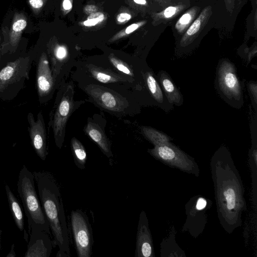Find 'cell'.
Wrapping results in <instances>:
<instances>
[{
	"mask_svg": "<svg viewBox=\"0 0 257 257\" xmlns=\"http://www.w3.org/2000/svg\"><path fill=\"white\" fill-rule=\"evenodd\" d=\"M211 168L218 218L224 229L231 233L241 225L246 209L242 181L228 153L215 154Z\"/></svg>",
	"mask_w": 257,
	"mask_h": 257,
	"instance_id": "6da1fadb",
	"label": "cell"
},
{
	"mask_svg": "<svg viewBox=\"0 0 257 257\" xmlns=\"http://www.w3.org/2000/svg\"><path fill=\"white\" fill-rule=\"evenodd\" d=\"M33 174L41 206L53 237L54 247H58L56 256L69 257L67 222L59 184L49 172L41 170Z\"/></svg>",
	"mask_w": 257,
	"mask_h": 257,
	"instance_id": "7a4b0ae2",
	"label": "cell"
},
{
	"mask_svg": "<svg viewBox=\"0 0 257 257\" xmlns=\"http://www.w3.org/2000/svg\"><path fill=\"white\" fill-rule=\"evenodd\" d=\"M35 181L33 172L23 165L18 176L17 190L27 218L28 232L31 227L36 226L51 235L48 221L36 190Z\"/></svg>",
	"mask_w": 257,
	"mask_h": 257,
	"instance_id": "3957f363",
	"label": "cell"
},
{
	"mask_svg": "<svg viewBox=\"0 0 257 257\" xmlns=\"http://www.w3.org/2000/svg\"><path fill=\"white\" fill-rule=\"evenodd\" d=\"M33 61L29 56H20L5 64L0 63V100L14 99L29 80Z\"/></svg>",
	"mask_w": 257,
	"mask_h": 257,
	"instance_id": "277c9868",
	"label": "cell"
},
{
	"mask_svg": "<svg viewBox=\"0 0 257 257\" xmlns=\"http://www.w3.org/2000/svg\"><path fill=\"white\" fill-rule=\"evenodd\" d=\"M74 88L70 83L62 86L57 93L55 103L49 115L48 125L52 129L55 145L63 146L66 124L73 112L83 101H74Z\"/></svg>",
	"mask_w": 257,
	"mask_h": 257,
	"instance_id": "5b68a950",
	"label": "cell"
},
{
	"mask_svg": "<svg viewBox=\"0 0 257 257\" xmlns=\"http://www.w3.org/2000/svg\"><path fill=\"white\" fill-rule=\"evenodd\" d=\"M73 237L78 257H90L94 240L91 224L86 214L80 209L70 215Z\"/></svg>",
	"mask_w": 257,
	"mask_h": 257,
	"instance_id": "8992f818",
	"label": "cell"
},
{
	"mask_svg": "<svg viewBox=\"0 0 257 257\" xmlns=\"http://www.w3.org/2000/svg\"><path fill=\"white\" fill-rule=\"evenodd\" d=\"M217 86L221 94L229 102L242 103V87L233 64L223 60L217 71Z\"/></svg>",
	"mask_w": 257,
	"mask_h": 257,
	"instance_id": "52a82bcc",
	"label": "cell"
},
{
	"mask_svg": "<svg viewBox=\"0 0 257 257\" xmlns=\"http://www.w3.org/2000/svg\"><path fill=\"white\" fill-rule=\"evenodd\" d=\"M36 62V88L39 102L44 103L52 98L56 80L52 74L48 57L45 52L41 53Z\"/></svg>",
	"mask_w": 257,
	"mask_h": 257,
	"instance_id": "ba28073f",
	"label": "cell"
},
{
	"mask_svg": "<svg viewBox=\"0 0 257 257\" xmlns=\"http://www.w3.org/2000/svg\"><path fill=\"white\" fill-rule=\"evenodd\" d=\"M148 152L154 158L188 172H193L196 165L192 159L171 143L155 145Z\"/></svg>",
	"mask_w": 257,
	"mask_h": 257,
	"instance_id": "9c48e42d",
	"label": "cell"
},
{
	"mask_svg": "<svg viewBox=\"0 0 257 257\" xmlns=\"http://www.w3.org/2000/svg\"><path fill=\"white\" fill-rule=\"evenodd\" d=\"M85 91L99 106L114 113L122 112L128 106L125 98L102 86L89 84L85 87Z\"/></svg>",
	"mask_w": 257,
	"mask_h": 257,
	"instance_id": "30bf717a",
	"label": "cell"
},
{
	"mask_svg": "<svg viewBox=\"0 0 257 257\" xmlns=\"http://www.w3.org/2000/svg\"><path fill=\"white\" fill-rule=\"evenodd\" d=\"M27 121L31 146L37 156L42 161H45L48 155V144L46 126L42 112L38 113L36 120L33 113L29 112L27 114Z\"/></svg>",
	"mask_w": 257,
	"mask_h": 257,
	"instance_id": "8fae6325",
	"label": "cell"
},
{
	"mask_svg": "<svg viewBox=\"0 0 257 257\" xmlns=\"http://www.w3.org/2000/svg\"><path fill=\"white\" fill-rule=\"evenodd\" d=\"M28 233L30 239L24 257H49L54 247L51 235L36 226L31 227Z\"/></svg>",
	"mask_w": 257,
	"mask_h": 257,
	"instance_id": "7c38bea8",
	"label": "cell"
},
{
	"mask_svg": "<svg viewBox=\"0 0 257 257\" xmlns=\"http://www.w3.org/2000/svg\"><path fill=\"white\" fill-rule=\"evenodd\" d=\"M27 25V19L24 13L16 12L6 39L1 44L2 55L16 52L23 31Z\"/></svg>",
	"mask_w": 257,
	"mask_h": 257,
	"instance_id": "4fadbf2b",
	"label": "cell"
},
{
	"mask_svg": "<svg viewBox=\"0 0 257 257\" xmlns=\"http://www.w3.org/2000/svg\"><path fill=\"white\" fill-rule=\"evenodd\" d=\"M136 257L154 256L153 242L146 213L143 211L140 214L135 252Z\"/></svg>",
	"mask_w": 257,
	"mask_h": 257,
	"instance_id": "5bb4252c",
	"label": "cell"
},
{
	"mask_svg": "<svg viewBox=\"0 0 257 257\" xmlns=\"http://www.w3.org/2000/svg\"><path fill=\"white\" fill-rule=\"evenodd\" d=\"M211 14V6L206 7L202 10L198 16L184 33L180 40L181 46L186 47L193 42L206 25Z\"/></svg>",
	"mask_w": 257,
	"mask_h": 257,
	"instance_id": "9a60e30c",
	"label": "cell"
},
{
	"mask_svg": "<svg viewBox=\"0 0 257 257\" xmlns=\"http://www.w3.org/2000/svg\"><path fill=\"white\" fill-rule=\"evenodd\" d=\"M85 134L99 148L108 158L113 157L111 143L102 128L96 123L88 120L84 128Z\"/></svg>",
	"mask_w": 257,
	"mask_h": 257,
	"instance_id": "2e32d148",
	"label": "cell"
},
{
	"mask_svg": "<svg viewBox=\"0 0 257 257\" xmlns=\"http://www.w3.org/2000/svg\"><path fill=\"white\" fill-rule=\"evenodd\" d=\"M158 79L169 102L177 106H181L183 102L182 95L168 73L161 70L158 73Z\"/></svg>",
	"mask_w": 257,
	"mask_h": 257,
	"instance_id": "e0dca14e",
	"label": "cell"
},
{
	"mask_svg": "<svg viewBox=\"0 0 257 257\" xmlns=\"http://www.w3.org/2000/svg\"><path fill=\"white\" fill-rule=\"evenodd\" d=\"M87 68L89 73L94 79L103 83L125 82L126 78L111 70L104 69L92 64H87Z\"/></svg>",
	"mask_w": 257,
	"mask_h": 257,
	"instance_id": "ac0fdd59",
	"label": "cell"
},
{
	"mask_svg": "<svg viewBox=\"0 0 257 257\" xmlns=\"http://www.w3.org/2000/svg\"><path fill=\"white\" fill-rule=\"evenodd\" d=\"M188 6H189V2L184 1L169 6L160 12L153 13L152 18L154 24L159 25L168 22L179 15Z\"/></svg>",
	"mask_w": 257,
	"mask_h": 257,
	"instance_id": "d6986e66",
	"label": "cell"
},
{
	"mask_svg": "<svg viewBox=\"0 0 257 257\" xmlns=\"http://www.w3.org/2000/svg\"><path fill=\"white\" fill-rule=\"evenodd\" d=\"M7 197L9 206L15 224L18 229L22 231L24 229V217L20 202L15 196L8 184H5Z\"/></svg>",
	"mask_w": 257,
	"mask_h": 257,
	"instance_id": "ffe728a7",
	"label": "cell"
},
{
	"mask_svg": "<svg viewBox=\"0 0 257 257\" xmlns=\"http://www.w3.org/2000/svg\"><path fill=\"white\" fill-rule=\"evenodd\" d=\"M71 148L75 165L84 169L87 159V153L82 143L75 137L71 140Z\"/></svg>",
	"mask_w": 257,
	"mask_h": 257,
	"instance_id": "44dd1931",
	"label": "cell"
},
{
	"mask_svg": "<svg viewBox=\"0 0 257 257\" xmlns=\"http://www.w3.org/2000/svg\"><path fill=\"white\" fill-rule=\"evenodd\" d=\"M199 12V8L194 6L188 9L180 17L175 25V28L179 34L185 33L196 19Z\"/></svg>",
	"mask_w": 257,
	"mask_h": 257,
	"instance_id": "7402d4cb",
	"label": "cell"
},
{
	"mask_svg": "<svg viewBox=\"0 0 257 257\" xmlns=\"http://www.w3.org/2000/svg\"><path fill=\"white\" fill-rule=\"evenodd\" d=\"M141 131L144 137L154 146L170 143L171 138L168 136L151 127L142 126Z\"/></svg>",
	"mask_w": 257,
	"mask_h": 257,
	"instance_id": "603a6c76",
	"label": "cell"
},
{
	"mask_svg": "<svg viewBox=\"0 0 257 257\" xmlns=\"http://www.w3.org/2000/svg\"><path fill=\"white\" fill-rule=\"evenodd\" d=\"M145 79L148 88L153 98L160 103H163L164 102V94L153 74L151 72H146Z\"/></svg>",
	"mask_w": 257,
	"mask_h": 257,
	"instance_id": "cb8c5ba5",
	"label": "cell"
},
{
	"mask_svg": "<svg viewBox=\"0 0 257 257\" xmlns=\"http://www.w3.org/2000/svg\"><path fill=\"white\" fill-rule=\"evenodd\" d=\"M108 59L112 66L116 70L126 75L132 77L134 76L133 70L126 63L112 54L109 55Z\"/></svg>",
	"mask_w": 257,
	"mask_h": 257,
	"instance_id": "d4e9b609",
	"label": "cell"
},
{
	"mask_svg": "<svg viewBox=\"0 0 257 257\" xmlns=\"http://www.w3.org/2000/svg\"><path fill=\"white\" fill-rule=\"evenodd\" d=\"M146 23V21H141L136 23L132 24L128 26L124 30L120 31L119 33L114 36L109 41H114L132 33L133 32L137 30Z\"/></svg>",
	"mask_w": 257,
	"mask_h": 257,
	"instance_id": "484cf974",
	"label": "cell"
},
{
	"mask_svg": "<svg viewBox=\"0 0 257 257\" xmlns=\"http://www.w3.org/2000/svg\"><path fill=\"white\" fill-rule=\"evenodd\" d=\"M104 19V15L101 12H95L89 15L87 20L83 22V24L85 26L92 27L102 22Z\"/></svg>",
	"mask_w": 257,
	"mask_h": 257,
	"instance_id": "4316f807",
	"label": "cell"
},
{
	"mask_svg": "<svg viewBox=\"0 0 257 257\" xmlns=\"http://www.w3.org/2000/svg\"><path fill=\"white\" fill-rule=\"evenodd\" d=\"M248 92L254 109L256 110L257 105V85L254 81L249 82L248 83Z\"/></svg>",
	"mask_w": 257,
	"mask_h": 257,
	"instance_id": "83f0119b",
	"label": "cell"
},
{
	"mask_svg": "<svg viewBox=\"0 0 257 257\" xmlns=\"http://www.w3.org/2000/svg\"><path fill=\"white\" fill-rule=\"evenodd\" d=\"M45 0H28L29 5L35 14H38L43 7Z\"/></svg>",
	"mask_w": 257,
	"mask_h": 257,
	"instance_id": "f1b7e54d",
	"label": "cell"
},
{
	"mask_svg": "<svg viewBox=\"0 0 257 257\" xmlns=\"http://www.w3.org/2000/svg\"><path fill=\"white\" fill-rule=\"evenodd\" d=\"M226 10L231 14L240 3L241 0H223Z\"/></svg>",
	"mask_w": 257,
	"mask_h": 257,
	"instance_id": "f546056e",
	"label": "cell"
},
{
	"mask_svg": "<svg viewBox=\"0 0 257 257\" xmlns=\"http://www.w3.org/2000/svg\"><path fill=\"white\" fill-rule=\"evenodd\" d=\"M163 8H165L169 6L176 4L180 2L178 0H156Z\"/></svg>",
	"mask_w": 257,
	"mask_h": 257,
	"instance_id": "4dcf8cb0",
	"label": "cell"
},
{
	"mask_svg": "<svg viewBox=\"0 0 257 257\" xmlns=\"http://www.w3.org/2000/svg\"><path fill=\"white\" fill-rule=\"evenodd\" d=\"M132 18V16L126 13H122L117 16L116 20L118 22L122 23L128 21Z\"/></svg>",
	"mask_w": 257,
	"mask_h": 257,
	"instance_id": "1f68e13d",
	"label": "cell"
},
{
	"mask_svg": "<svg viewBox=\"0 0 257 257\" xmlns=\"http://www.w3.org/2000/svg\"><path fill=\"white\" fill-rule=\"evenodd\" d=\"M206 205V200L203 198H199L196 203V208L200 210L204 209Z\"/></svg>",
	"mask_w": 257,
	"mask_h": 257,
	"instance_id": "d6a6232c",
	"label": "cell"
},
{
	"mask_svg": "<svg viewBox=\"0 0 257 257\" xmlns=\"http://www.w3.org/2000/svg\"><path fill=\"white\" fill-rule=\"evenodd\" d=\"M97 11V8L93 5H87L84 8V11L87 14H91L96 12Z\"/></svg>",
	"mask_w": 257,
	"mask_h": 257,
	"instance_id": "836d02e7",
	"label": "cell"
},
{
	"mask_svg": "<svg viewBox=\"0 0 257 257\" xmlns=\"http://www.w3.org/2000/svg\"><path fill=\"white\" fill-rule=\"evenodd\" d=\"M63 8L65 11H69L72 7V2L70 0H63L62 3Z\"/></svg>",
	"mask_w": 257,
	"mask_h": 257,
	"instance_id": "e575fe53",
	"label": "cell"
},
{
	"mask_svg": "<svg viewBox=\"0 0 257 257\" xmlns=\"http://www.w3.org/2000/svg\"><path fill=\"white\" fill-rule=\"evenodd\" d=\"M15 244L13 243L11 245V250L9 253L6 255V257H16V253L14 249Z\"/></svg>",
	"mask_w": 257,
	"mask_h": 257,
	"instance_id": "d590c367",
	"label": "cell"
},
{
	"mask_svg": "<svg viewBox=\"0 0 257 257\" xmlns=\"http://www.w3.org/2000/svg\"><path fill=\"white\" fill-rule=\"evenodd\" d=\"M134 2L137 4H139L140 5H146L147 4V2L146 0H134Z\"/></svg>",
	"mask_w": 257,
	"mask_h": 257,
	"instance_id": "8d00e7d4",
	"label": "cell"
},
{
	"mask_svg": "<svg viewBox=\"0 0 257 257\" xmlns=\"http://www.w3.org/2000/svg\"><path fill=\"white\" fill-rule=\"evenodd\" d=\"M2 230H1V229L0 228V250L2 248V243H1V241H2Z\"/></svg>",
	"mask_w": 257,
	"mask_h": 257,
	"instance_id": "74e56055",
	"label": "cell"
},
{
	"mask_svg": "<svg viewBox=\"0 0 257 257\" xmlns=\"http://www.w3.org/2000/svg\"><path fill=\"white\" fill-rule=\"evenodd\" d=\"M1 44L2 43H1V40H0V61L1 60L2 56V53H1Z\"/></svg>",
	"mask_w": 257,
	"mask_h": 257,
	"instance_id": "f35d334b",
	"label": "cell"
}]
</instances>
